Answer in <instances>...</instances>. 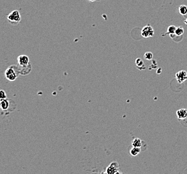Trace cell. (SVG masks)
<instances>
[{
	"label": "cell",
	"instance_id": "10",
	"mask_svg": "<svg viewBox=\"0 0 187 174\" xmlns=\"http://www.w3.org/2000/svg\"><path fill=\"white\" fill-rule=\"evenodd\" d=\"M135 65H136V66L139 68V69L144 70L146 68L144 62L142 60H141L140 58H137L136 61L135 62Z\"/></svg>",
	"mask_w": 187,
	"mask_h": 174
},
{
	"label": "cell",
	"instance_id": "13",
	"mask_svg": "<svg viewBox=\"0 0 187 174\" xmlns=\"http://www.w3.org/2000/svg\"><path fill=\"white\" fill-rule=\"evenodd\" d=\"M141 151L140 147H133L132 149H131L130 153L132 155V156H136L138 155Z\"/></svg>",
	"mask_w": 187,
	"mask_h": 174
},
{
	"label": "cell",
	"instance_id": "2",
	"mask_svg": "<svg viewBox=\"0 0 187 174\" xmlns=\"http://www.w3.org/2000/svg\"><path fill=\"white\" fill-rule=\"evenodd\" d=\"M7 19L9 23L12 25H17L21 21V15L18 10H14L7 16Z\"/></svg>",
	"mask_w": 187,
	"mask_h": 174
},
{
	"label": "cell",
	"instance_id": "9",
	"mask_svg": "<svg viewBox=\"0 0 187 174\" xmlns=\"http://www.w3.org/2000/svg\"><path fill=\"white\" fill-rule=\"evenodd\" d=\"M10 105V100L6 99L0 100V108H1L3 111H7L9 109Z\"/></svg>",
	"mask_w": 187,
	"mask_h": 174
},
{
	"label": "cell",
	"instance_id": "19",
	"mask_svg": "<svg viewBox=\"0 0 187 174\" xmlns=\"http://www.w3.org/2000/svg\"><path fill=\"white\" fill-rule=\"evenodd\" d=\"M184 23H186V24L187 25V18L186 19V20H184Z\"/></svg>",
	"mask_w": 187,
	"mask_h": 174
},
{
	"label": "cell",
	"instance_id": "4",
	"mask_svg": "<svg viewBox=\"0 0 187 174\" xmlns=\"http://www.w3.org/2000/svg\"><path fill=\"white\" fill-rule=\"evenodd\" d=\"M178 83H182L187 80V72L186 70H180L175 75Z\"/></svg>",
	"mask_w": 187,
	"mask_h": 174
},
{
	"label": "cell",
	"instance_id": "12",
	"mask_svg": "<svg viewBox=\"0 0 187 174\" xmlns=\"http://www.w3.org/2000/svg\"><path fill=\"white\" fill-rule=\"evenodd\" d=\"M176 30H177V27L175 25H170L167 29V34H169L170 36H173L175 34Z\"/></svg>",
	"mask_w": 187,
	"mask_h": 174
},
{
	"label": "cell",
	"instance_id": "16",
	"mask_svg": "<svg viewBox=\"0 0 187 174\" xmlns=\"http://www.w3.org/2000/svg\"><path fill=\"white\" fill-rule=\"evenodd\" d=\"M144 58L147 61H151L153 58V54H152V52H147L144 54Z\"/></svg>",
	"mask_w": 187,
	"mask_h": 174
},
{
	"label": "cell",
	"instance_id": "3",
	"mask_svg": "<svg viewBox=\"0 0 187 174\" xmlns=\"http://www.w3.org/2000/svg\"><path fill=\"white\" fill-rule=\"evenodd\" d=\"M141 34L144 38H146L152 37V36H154V30L153 28L150 25H146V26L144 27L143 29L141 30Z\"/></svg>",
	"mask_w": 187,
	"mask_h": 174
},
{
	"label": "cell",
	"instance_id": "11",
	"mask_svg": "<svg viewBox=\"0 0 187 174\" xmlns=\"http://www.w3.org/2000/svg\"><path fill=\"white\" fill-rule=\"evenodd\" d=\"M132 145L134 147H141V146L142 145V141L140 139L135 138L132 141Z\"/></svg>",
	"mask_w": 187,
	"mask_h": 174
},
{
	"label": "cell",
	"instance_id": "17",
	"mask_svg": "<svg viewBox=\"0 0 187 174\" xmlns=\"http://www.w3.org/2000/svg\"><path fill=\"white\" fill-rule=\"evenodd\" d=\"M6 98H7V95L6 92L3 90H0V100L6 99Z\"/></svg>",
	"mask_w": 187,
	"mask_h": 174
},
{
	"label": "cell",
	"instance_id": "7",
	"mask_svg": "<svg viewBox=\"0 0 187 174\" xmlns=\"http://www.w3.org/2000/svg\"><path fill=\"white\" fill-rule=\"evenodd\" d=\"M18 68H19V71H20V74L23 75H26V74H28L29 73L31 72L32 66L30 63L28 65L26 66H23V67H22V66H19Z\"/></svg>",
	"mask_w": 187,
	"mask_h": 174
},
{
	"label": "cell",
	"instance_id": "20",
	"mask_svg": "<svg viewBox=\"0 0 187 174\" xmlns=\"http://www.w3.org/2000/svg\"><path fill=\"white\" fill-rule=\"evenodd\" d=\"M88 1H95V0H88Z\"/></svg>",
	"mask_w": 187,
	"mask_h": 174
},
{
	"label": "cell",
	"instance_id": "5",
	"mask_svg": "<svg viewBox=\"0 0 187 174\" xmlns=\"http://www.w3.org/2000/svg\"><path fill=\"white\" fill-rule=\"evenodd\" d=\"M19 66H26L30 64L29 57L26 55H20L18 57Z\"/></svg>",
	"mask_w": 187,
	"mask_h": 174
},
{
	"label": "cell",
	"instance_id": "1",
	"mask_svg": "<svg viewBox=\"0 0 187 174\" xmlns=\"http://www.w3.org/2000/svg\"><path fill=\"white\" fill-rule=\"evenodd\" d=\"M19 74H20V71L18 66H10L6 70L5 76L6 79H8L10 81H14L18 78Z\"/></svg>",
	"mask_w": 187,
	"mask_h": 174
},
{
	"label": "cell",
	"instance_id": "14",
	"mask_svg": "<svg viewBox=\"0 0 187 174\" xmlns=\"http://www.w3.org/2000/svg\"><path fill=\"white\" fill-rule=\"evenodd\" d=\"M179 13L182 16H185L187 14V6L185 5H181L179 7Z\"/></svg>",
	"mask_w": 187,
	"mask_h": 174
},
{
	"label": "cell",
	"instance_id": "6",
	"mask_svg": "<svg viewBox=\"0 0 187 174\" xmlns=\"http://www.w3.org/2000/svg\"><path fill=\"white\" fill-rule=\"evenodd\" d=\"M119 164L117 162H113L107 167L106 172L107 174H114L116 171H118Z\"/></svg>",
	"mask_w": 187,
	"mask_h": 174
},
{
	"label": "cell",
	"instance_id": "21",
	"mask_svg": "<svg viewBox=\"0 0 187 174\" xmlns=\"http://www.w3.org/2000/svg\"><path fill=\"white\" fill-rule=\"evenodd\" d=\"M101 174H107L106 172H103Z\"/></svg>",
	"mask_w": 187,
	"mask_h": 174
},
{
	"label": "cell",
	"instance_id": "18",
	"mask_svg": "<svg viewBox=\"0 0 187 174\" xmlns=\"http://www.w3.org/2000/svg\"><path fill=\"white\" fill-rule=\"evenodd\" d=\"M114 174H122V173H121V172H119V171H116V172H115Z\"/></svg>",
	"mask_w": 187,
	"mask_h": 174
},
{
	"label": "cell",
	"instance_id": "15",
	"mask_svg": "<svg viewBox=\"0 0 187 174\" xmlns=\"http://www.w3.org/2000/svg\"><path fill=\"white\" fill-rule=\"evenodd\" d=\"M184 30L183 28H182V27L177 28V30H176V32H175V35L178 36H180L184 34Z\"/></svg>",
	"mask_w": 187,
	"mask_h": 174
},
{
	"label": "cell",
	"instance_id": "8",
	"mask_svg": "<svg viewBox=\"0 0 187 174\" xmlns=\"http://www.w3.org/2000/svg\"><path fill=\"white\" fill-rule=\"evenodd\" d=\"M177 117L179 119H184L187 117V109H181L177 111Z\"/></svg>",
	"mask_w": 187,
	"mask_h": 174
}]
</instances>
